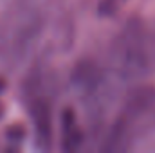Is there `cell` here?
<instances>
[{
  "instance_id": "1",
  "label": "cell",
  "mask_w": 155,
  "mask_h": 153,
  "mask_svg": "<svg viewBox=\"0 0 155 153\" xmlns=\"http://www.w3.org/2000/svg\"><path fill=\"white\" fill-rule=\"evenodd\" d=\"M81 142V132L78 128L76 117L71 110H67L63 115V144L65 150H74Z\"/></svg>"
},
{
  "instance_id": "2",
  "label": "cell",
  "mask_w": 155,
  "mask_h": 153,
  "mask_svg": "<svg viewBox=\"0 0 155 153\" xmlns=\"http://www.w3.org/2000/svg\"><path fill=\"white\" fill-rule=\"evenodd\" d=\"M123 2H124V0H103V2L99 4V11H101L103 15H110V13L117 11V7H119Z\"/></svg>"
}]
</instances>
